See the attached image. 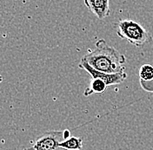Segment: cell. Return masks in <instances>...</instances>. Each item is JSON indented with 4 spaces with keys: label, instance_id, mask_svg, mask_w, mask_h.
I'll list each match as a JSON object with an SVG mask.
<instances>
[{
    "label": "cell",
    "instance_id": "6da1fadb",
    "mask_svg": "<svg viewBox=\"0 0 153 150\" xmlns=\"http://www.w3.org/2000/svg\"><path fill=\"white\" fill-rule=\"evenodd\" d=\"M95 46L93 50H89L85 56L82 57V60L101 72L108 74L125 72L126 58L124 54L110 46L105 39L97 40Z\"/></svg>",
    "mask_w": 153,
    "mask_h": 150
},
{
    "label": "cell",
    "instance_id": "7a4b0ae2",
    "mask_svg": "<svg viewBox=\"0 0 153 150\" xmlns=\"http://www.w3.org/2000/svg\"><path fill=\"white\" fill-rule=\"evenodd\" d=\"M116 32L121 39L126 40L136 47H143V45L150 44L153 39L146 29L137 21L131 19L119 21L117 24Z\"/></svg>",
    "mask_w": 153,
    "mask_h": 150
},
{
    "label": "cell",
    "instance_id": "3957f363",
    "mask_svg": "<svg viewBox=\"0 0 153 150\" xmlns=\"http://www.w3.org/2000/svg\"><path fill=\"white\" fill-rule=\"evenodd\" d=\"M64 139V131L46 132L38 137L29 150H67L59 146Z\"/></svg>",
    "mask_w": 153,
    "mask_h": 150
},
{
    "label": "cell",
    "instance_id": "277c9868",
    "mask_svg": "<svg viewBox=\"0 0 153 150\" xmlns=\"http://www.w3.org/2000/svg\"><path fill=\"white\" fill-rule=\"evenodd\" d=\"M78 67L82 69H85L86 72H88L89 75H91V78L101 79L108 86L120 84L127 78V74L125 72L116 73V74H108V73H105V72H101L97 69H95L91 65H89L85 60H82V59L78 64Z\"/></svg>",
    "mask_w": 153,
    "mask_h": 150
},
{
    "label": "cell",
    "instance_id": "5b68a950",
    "mask_svg": "<svg viewBox=\"0 0 153 150\" xmlns=\"http://www.w3.org/2000/svg\"><path fill=\"white\" fill-rule=\"evenodd\" d=\"M84 3L88 10L100 20L110 15L109 0H84Z\"/></svg>",
    "mask_w": 153,
    "mask_h": 150
},
{
    "label": "cell",
    "instance_id": "8992f818",
    "mask_svg": "<svg viewBox=\"0 0 153 150\" xmlns=\"http://www.w3.org/2000/svg\"><path fill=\"white\" fill-rule=\"evenodd\" d=\"M139 82L142 89L147 92H153V66L143 64L139 69Z\"/></svg>",
    "mask_w": 153,
    "mask_h": 150
},
{
    "label": "cell",
    "instance_id": "52a82bcc",
    "mask_svg": "<svg viewBox=\"0 0 153 150\" xmlns=\"http://www.w3.org/2000/svg\"><path fill=\"white\" fill-rule=\"evenodd\" d=\"M107 87L108 85L103 80L97 78H91L88 87L84 92V95L87 97L93 94H102L106 90Z\"/></svg>",
    "mask_w": 153,
    "mask_h": 150
},
{
    "label": "cell",
    "instance_id": "ba28073f",
    "mask_svg": "<svg viewBox=\"0 0 153 150\" xmlns=\"http://www.w3.org/2000/svg\"><path fill=\"white\" fill-rule=\"evenodd\" d=\"M59 146L67 150H80L83 148V139L71 136L60 142Z\"/></svg>",
    "mask_w": 153,
    "mask_h": 150
},
{
    "label": "cell",
    "instance_id": "9c48e42d",
    "mask_svg": "<svg viewBox=\"0 0 153 150\" xmlns=\"http://www.w3.org/2000/svg\"><path fill=\"white\" fill-rule=\"evenodd\" d=\"M64 136H65V139H68L71 137V131L69 129H65L64 130Z\"/></svg>",
    "mask_w": 153,
    "mask_h": 150
}]
</instances>
